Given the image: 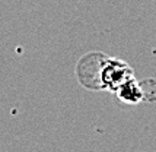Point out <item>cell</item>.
I'll return each mask as SVG.
<instances>
[{
  "mask_svg": "<svg viewBox=\"0 0 156 152\" xmlns=\"http://www.w3.org/2000/svg\"><path fill=\"white\" fill-rule=\"evenodd\" d=\"M133 69L127 63L117 60V59H108L104 63L101 72V82L102 88L115 91L121 83H124L127 79L133 78Z\"/></svg>",
  "mask_w": 156,
  "mask_h": 152,
  "instance_id": "cell-1",
  "label": "cell"
},
{
  "mask_svg": "<svg viewBox=\"0 0 156 152\" xmlns=\"http://www.w3.org/2000/svg\"><path fill=\"white\" fill-rule=\"evenodd\" d=\"M115 92H117V97L120 98V101H122L126 104H131V105L139 104L144 98L142 85L134 79V76L127 79L124 83H121L115 89Z\"/></svg>",
  "mask_w": 156,
  "mask_h": 152,
  "instance_id": "cell-2",
  "label": "cell"
}]
</instances>
